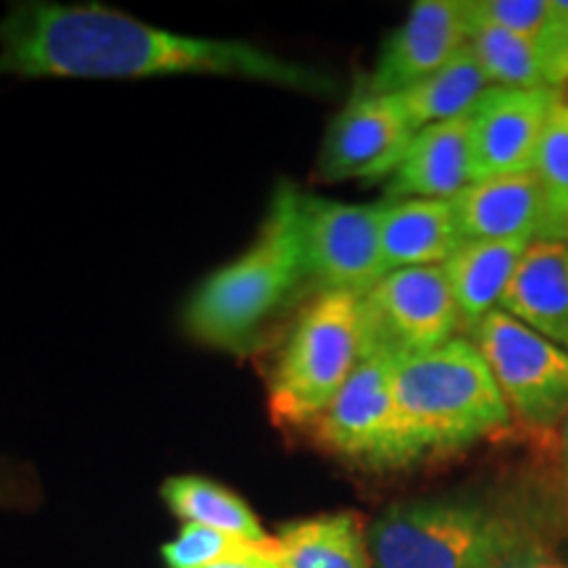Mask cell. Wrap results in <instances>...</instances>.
Returning <instances> with one entry per match:
<instances>
[{"label": "cell", "instance_id": "obj_8", "mask_svg": "<svg viewBox=\"0 0 568 568\" xmlns=\"http://www.w3.org/2000/svg\"><path fill=\"white\" fill-rule=\"evenodd\" d=\"M458 326L460 314L445 266L397 268L364 295L366 355L400 358L435 351L450 343Z\"/></svg>", "mask_w": 568, "mask_h": 568}, {"label": "cell", "instance_id": "obj_9", "mask_svg": "<svg viewBox=\"0 0 568 568\" xmlns=\"http://www.w3.org/2000/svg\"><path fill=\"white\" fill-rule=\"evenodd\" d=\"M305 274L324 290L366 295L385 276L382 203L353 205L301 193Z\"/></svg>", "mask_w": 568, "mask_h": 568}, {"label": "cell", "instance_id": "obj_23", "mask_svg": "<svg viewBox=\"0 0 568 568\" xmlns=\"http://www.w3.org/2000/svg\"><path fill=\"white\" fill-rule=\"evenodd\" d=\"M161 556L169 568H211L240 564V560H280V542L276 537L255 542V539L184 524L180 535L163 545Z\"/></svg>", "mask_w": 568, "mask_h": 568}, {"label": "cell", "instance_id": "obj_1", "mask_svg": "<svg viewBox=\"0 0 568 568\" xmlns=\"http://www.w3.org/2000/svg\"><path fill=\"white\" fill-rule=\"evenodd\" d=\"M0 74L55 80H142L211 74L329 92L322 71L243 40L193 38L98 3H13L0 19Z\"/></svg>", "mask_w": 568, "mask_h": 568}, {"label": "cell", "instance_id": "obj_14", "mask_svg": "<svg viewBox=\"0 0 568 568\" xmlns=\"http://www.w3.org/2000/svg\"><path fill=\"white\" fill-rule=\"evenodd\" d=\"M471 184L468 116L416 132L406 159L389 176L387 201H456Z\"/></svg>", "mask_w": 568, "mask_h": 568}, {"label": "cell", "instance_id": "obj_2", "mask_svg": "<svg viewBox=\"0 0 568 568\" xmlns=\"http://www.w3.org/2000/svg\"><path fill=\"white\" fill-rule=\"evenodd\" d=\"M393 393L410 464L458 453L514 424L485 355L466 337L395 358Z\"/></svg>", "mask_w": 568, "mask_h": 568}, {"label": "cell", "instance_id": "obj_24", "mask_svg": "<svg viewBox=\"0 0 568 568\" xmlns=\"http://www.w3.org/2000/svg\"><path fill=\"white\" fill-rule=\"evenodd\" d=\"M466 13L471 27H497L535 40L537 45L558 19L552 0H466Z\"/></svg>", "mask_w": 568, "mask_h": 568}, {"label": "cell", "instance_id": "obj_17", "mask_svg": "<svg viewBox=\"0 0 568 568\" xmlns=\"http://www.w3.org/2000/svg\"><path fill=\"white\" fill-rule=\"evenodd\" d=\"M529 245L527 240L464 243L447 258L445 274L456 297L460 324L474 329L481 318L500 308L503 295Z\"/></svg>", "mask_w": 568, "mask_h": 568}, {"label": "cell", "instance_id": "obj_18", "mask_svg": "<svg viewBox=\"0 0 568 568\" xmlns=\"http://www.w3.org/2000/svg\"><path fill=\"white\" fill-rule=\"evenodd\" d=\"M274 537L282 568H372L368 529L353 510L290 521Z\"/></svg>", "mask_w": 568, "mask_h": 568}, {"label": "cell", "instance_id": "obj_19", "mask_svg": "<svg viewBox=\"0 0 568 568\" xmlns=\"http://www.w3.org/2000/svg\"><path fill=\"white\" fill-rule=\"evenodd\" d=\"M487 90L489 82L485 71L474 59L471 48L466 45L450 63H445L443 69L426 77L424 82L414 84V88L395 98L400 109L406 111L410 126L418 132L424 126L468 116Z\"/></svg>", "mask_w": 568, "mask_h": 568}, {"label": "cell", "instance_id": "obj_10", "mask_svg": "<svg viewBox=\"0 0 568 568\" xmlns=\"http://www.w3.org/2000/svg\"><path fill=\"white\" fill-rule=\"evenodd\" d=\"M416 130L395 95L355 90L326 130L318 174L326 182L385 180L406 159Z\"/></svg>", "mask_w": 568, "mask_h": 568}, {"label": "cell", "instance_id": "obj_15", "mask_svg": "<svg viewBox=\"0 0 568 568\" xmlns=\"http://www.w3.org/2000/svg\"><path fill=\"white\" fill-rule=\"evenodd\" d=\"M500 311L568 353V243H531L503 295Z\"/></svg>", "mask_w": 568, "mask_h": 568}, {"label": "cell", "instance_id": "obj_12", "mask_svg": "<svg viewBox=\"0 0 568 568\" xmlns=\"http://www.w3.org/2000/svg\"><path fill=\"white\" fill-rule=\"evenodd\" d=\"M468 32L466 0H418L382 45L366 88L400 95L456 59L468 45Z\"/></svg>", "mask_w": 568, "mask_h": 568}, {"label": "cell", "instance_id": "obj_6", "mask_svg": "<svg viewBox=\"0 0 568 568\" xmlns=\"http://www.w3.org/2000/svg\"><path fill=\"white\" fill-rule=\"evenodd\" d=\"M471 343L485 355L510 416L531 435H545L568 414V353L493 311L471 329Z\"/></svg>", "mask_w": 568, "mask_h": 568}, {"label": "cell", "instance_id": "obj_25", "mask_svg": "<svg viewBox=\"0 0 568 568\" xmlns=\"http://www.w3.org/2000/svg\"><path fill=\"white\" fill-rule=\"evenodd\" d=\"M479 568H568V560L560 558L535 529L508 516L506 529Z\"/></svg>", "mask_w": 568, "mask_h": 568}, {"label": "cell", "instance_id": "obj_4", "mask_svg": "<svg viewBox=\"0 0 568 568\" xmlns=\"http://www.w3.org/2000/svg\"><path fill=\"white\" fill-rule=\"evenodd\" d=\"M366 355L364 295L324 290L305 308L268 389L280 424H311L335 400Z\"/></svg>", "mask_w": 568, "mask_h": 568}, {"label": "cell", "instance_id": "obj_13", "mask_svg": "<svg viewBox=\"0 0 568 568\" xmlns=\"http://www.w3.org/2000/svg\"><path fill=\"white\" fill-rule=\"evenodd\" d=\"M464 243L548 240V201L535 169L471 182L453 201Z\"/></svg>", "mask_w": 568, "mask_h": 568}, {"label": "cell", "instance_id": "obj_27", "mask_svg": "<svg viewBox=\"0 0 568 568\" xmlns=\"http://www.w3.org/2000/svg\"><path fill=\"white\" fill-rule=\"evenodd\" d=\"M537 439L545 464H548L552 479H556V487L564 493V500L568 503V414L550 432L537 435Z\"/></svg>", "mask_w": 568, "mask_h": 568}, {"label": "cell", "instance_id": "obj_28", "mask_svg": "<svg viewBox=\"0 0 568 568\" xmlns=\"http://www.w3.org/2000/svg\"><path fill=\"white\" fill-rule=\"evenodd\" d=\"M211 568H282L280 560H240V564H222Z\"/></svg>", "mask_w": 568, "mask_h": 568}, {"label": "cell", "instance_id": "obj_22", "mask_svg": "<svg viewBox=\"0 0 568 568\" xmlns=\"http://www.w3.org/2000/svg\"><path fill=\"white\" fill-rule=\"evenodd\" d=\"M548 201V240L568 243V82L552 88V109L535 161Z\"/></svg>", "mask_w": 568, "mask_h": 568}, {"label": "cell", "instance_id": "obj_26", "mask_svg": "<svg viewBox=\"0 0 568 568\" xmlns=\"http://www.w3.org/2000/svg\"><path fill=\"white\" fill-rule=\"evenodd\" d=\"M552 3L558 19L548 38L539 42V53H542L545 82L556 88L560 82H568V0H552Z\"/></svg>", "mask_w": 568, "mask_h": 568}, {"label": "cell", "instance_id": "obj_11", "mask_svg": "<svg viewBox=\"0 0 568 568\" xmlns=\"http://www.w3.org/2000/svg\"><path fill=\"white\" fill-rule=\"evenodd\" d=\"M552 109V88H489L468 113L471 182L531 172Z\"/></svg>", "mask_w": 568, "mask_h": 568}, {"label": "cell", "instance_id": "obj_5", "mask_svg": "<svg viewBox=\"0 0 568 568\" xmlns=\"http://www.w3.org/2000/svg\"><path fill=\"white\" fill-rule=\"evenodd\" d=\"M506 521L471 497L397 503L368 529L372 568H479Z\"/></svg>", "mask_w": 568, "mask_h": 568}, {"label": "cell", "instance_id": "obj_21", "mask_svg": "<svg viewBox=\"0 0 568 568\" xmlns=\"http://www.w3.org/2000/svg\"><path fill=\"white\" fill-rule=\"evenodd\" d=\"M468 48L485 71L489 88L531 90L545 88L542 53L535 40L497 27H471Z\"/></svg>", "mask_w": 568, "mask_h": 568}, {"label": "cell", "instance_id": "obj_3", "mask_svg": "<svg viewBox=\"0 0 568 568\" xmlns=\"http://www.w3.org/2000/svg\"><path fill=\"white\" fill-rule=\"evenodd\" d=\"M305 276L301 193L282 182L255 243L211 274L184 311V329L219 351H243Z\"/></svg>", "mask_w": 568, "mask_h": 568}, {"label": "cell", "instance_id": "obj_20", "mask_svg": "<svg viewBox=\"0 0 568 568\" xmlns=\"http://www.w3.org/2000/svg\"><path fill=\"white\" fill-rule=\"evenodd\" d=\"M161 497L176 516L195 527L264 542L272 535L261 527L258 516L230 489L203 477H172L163 481Z\"/></svg>", "mask_w": 568, "mask_h": 568}, {"label": "cell", "instance_id": "obj_16", "mask_svg": "<svg viewBox=\"0 0 568 568\" xmlns=\"http://www.w3.org/2000/svg\"><path fill=\"white\" fill-rule=\"evenodd\" d=\"M464 245L453 201L382 203V261L385 272L445 266Z\"/></svg>", "mask_w": 568, "mask_h": 568}, {"label": "cell", "instance_id": "obj_7", "mask_svg": "<svg viewBox=\"0 0 568 568\" xmlns=\"http://www.w3.org/2000/svg\"><path fill=\"white\" fill-rule=\"evenodd\" d=\"M393 364L395 358L387 353L361 361L335 400L311 422L318 445L374 468L410 464L395 406Z\"/></svg>", "mask_w": 568, "mask_h": 568}]
</instances>
